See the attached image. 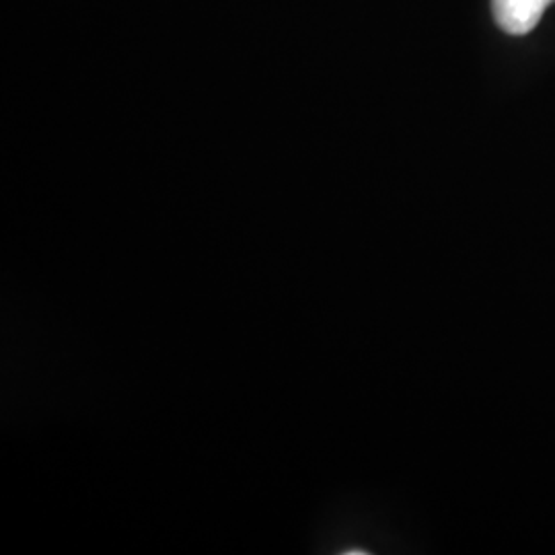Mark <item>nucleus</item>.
<instances>
[{
    "mask_svg": "<svg viewBox=\"0 0 555 555\" xmlns=\"http://www.w3.org/2000/svg\"><path fill=\"white\" fill-rule=\"evenodd\" d=\"M552 0H492L498 25L511 36H525L535 29Z\"/></svg>",
    "mask_w": 555,
    "mask_h": 555,
    "instance_id": "nucleus-1",
    "label": "nucleus"
},
{
    "mask_svg": "<svg viewBox=\"0 0 555 555\" xmlns=\"http://www.w3.org/2000/svg\"><path fill=\"white\" fill-rule=\"evenodd\" d=\"M552 2H555V0H552Z\"/></svg>",
    "mask_w": 555,
    "mask_h": 555,
    "instance_id": "nucleus-2",
    "label": "nucleus"
}]
</instances>
